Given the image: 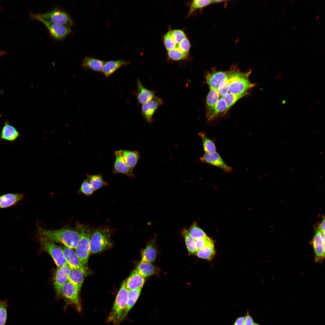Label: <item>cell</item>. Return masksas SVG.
<instances>
[{"instance_id":"28","label":"cell","mask_w":325,"mask_h":325,"mask_svg":"<svg viewBox=\"0 0 325 325\" xmlns=\"http://www.w3.org/2000/svg\"><path fill=\"white\" fill-rule=\"evenodd\" d=\"M19 133L13 126L6 123L3 127L1 137L2 139L12 141L19 137Z\"/></svg>"},{"instance_id":"8","label":"cell","mask_w":325,"mask_h":325,"mask_svg":"<svg viewBox=\"0 0 325 325\" xmlns=\"http://www.w3.org/2000/svg\"><path fill=\"white\" fill-rule=\"evenodd\" d=\"M38 14L44 20L70 27L73 24L70 14L57 8H54L47 12Z\"/></svg>"},{"instance_id":"33","label":"cell","mask_w":325,"mask_h":325,"mask_svg":"<svg viewBox=\"0 0 325 325\" xmlns=\"http://www.w3.org/2000/svg\"><path fill=\"white\" fill-rule=\"evenodd\" d=\"M142 288L129 291L128 300L125 313L126 317L133 307L140 295Z\"/></svg>"},{"instance_id":"13","label":"cell","mask_w":325,"mask_h":325,"mask_svg":"<svg viewBox=\"0 0 325 325\" xmlns=\"http://www.w3.org/2000/svg\"><path fill=\"white\" fill-rule=\"evenodd\" d=\"M230 69L225 71H217L214 69L206 75V82L210 89L217 90L220 84L230 76Z\"/></svg>"},{"instance_id":"11","label":"cell","mask_w":325,"mask_h":325,"mask_svg":"<svg viewBox=\"0 0 325 325\" xmlns=\"http://www.w3.org/2000/svg\"><path fill=\"white\" fill-rule=\"evenodd\" d=\"M70 270L67 264L57 268L54 277V286L57 298L62 287L68 281Z\"/></svg>"},{"instance_id":"10","label":"cell","mask_w":325,"mask_h":325,"mask_svg":"<svg viewBox=\"0 0 325 325\" xmlns=\"http://www.w3.org/2000/svg\"><path fill=\"white\" fill-rule=\"evenodd\" d=\"M311 243L314 252L315 262L322 263L325 258V240L323 238L319 230L316 231Z\"/></svg>"},{"instance_id":"36","label":"cell","mask_w":325,"mask_h":325,"mask_svg":"<svg viewBox=\"0 0 325 325\" xmlns=\"http://www.w3.org/2000/svg\"><path fill=\"white\" fill-rule=\"evenodd\" d=\"M187 231L190 235L195 240L203 238L207 236L206 233L197 226L195 222L193 223Z\"/></svg>"},{"instance_id":"29","label":"cell","mask_w":325,"mask_h":325,"mask_svg":"<svg viewBox=\"0 0 325 325\" xmlns=\"http://www.w3.org/2000/svg\"><path fill=\"white\" fill-rule=\"evenodd\" d=\"M198 135L202 139L203 149L205 153H212L216 152V149L214 140L209 138L203 131L199 132Z\"/></svg>"},{"instance_id":"9","label":"cell","mask_w":325,"mask_h":325,"mask_svg":"<svg viewBox=\"0 0 325 325\" xmlns=\"http://www.w3.org/2000/svg\"><path fill=\"white\" fill-rule=\"evenodd\" d=\"M39 241L42 249L50 255L57 267L67 264L61 247L54 242L41 237Z\"/></svg>"},{"instance_id":"38","label":"cell","mask_w":325,"mask_h":325,"mask_svg":"<svg viewBox=\"0 0 325 325\" xmlns=\"http://www.w3.org/2000/svg\"><path fill=\"white\" fill-rule=\"evenodd\" d=\"M229 77L230 76L221 82L218 86L217 91L219 95L221 96L227 94L229 91L230 84Z\"/></svg>"},{"instance_id":"31","label":"cell","mask_w":325,"mask_h":325,"mask_svg":"<svg viewBox=\"0 0 325 325\" xmlns=\"http://www.w3.org/2000/svg\"><path fill=\"white\" fill-rule=\"evenodd\" d=\"M215 254L214 243L212 241L202 249L198 250L196 255L200 258L211 260L214 257Z\"/></svg>"},{"instance_id":"15","label":"cell","mask_w":325,"mask_h":325,"mask_svg":"<svg viewBox=\"0 0 325 325\" xmlns=\"http://www.w3.org/2000/svg\"><path fill=\"white\" fill-rule=\"evenodd\" d=\"M61 247L67 263L70 269H79L86 276L88 272L82 265L79 259L73 249L64 245Z\"/></svg>"},{"instance_id":"30","label":"cell","mask_w":325,"mask_h":325,"mask_svg":"<svg viewBox=\"0 0 325 325\" xmlns=\"http://www.w3.org/2000/svg\"><path fill=\"white\" fill-rule=\"evenodd\" d=\"M181 234L184 237L186 245L189 252L191 254L196 255L198 250L195 240L190 235L187 230L186 228H184L182 230Z\"/></svg>"},{"instance_id":"24","label":"cell","mask_w":325,"mask_h":325,"mask_svg":"<svg viewBox=\"0 0 325 325\" xmlns=\"http://www.w3.org/2000/svg\"><path fill=\"white\" fill-rule=\"evenodd\" d=\"M157 255V250L154 243H149L143 251L141 262L151 263L155 260Z\"/></svg>"},{"instance_id":"45","label":"cell","mask_w":325,"mask_h":325,"mask_svg":"<svg viewBox=\"0 0 325 325\" xmlns=\"http://www.w3.org/2000/svg\"><path fill=\"white\" fill-rule=\"evenodd\" d=\"M1 301H2V300H0V305H1Z\"/></svg>"},{"instance_id":"19","label":"cell","mask_w":325,"mask_h":325,"mask_svg":"<svg viewBox=\"0 0 325 325\" xmlns=\"http://www.w3.org/2000/svg\"><path fill=\"white\" fill-rule=\"evenodd\" d=\"M144 281V278L134 270L125 280V286L129 291L142 288Z\"/></svg>"},{"instance_id":"20","label":"cell","mask_w":325,"mask_h":325,"mask_svg":"<svg viewBox=\"0 0 325 325\" xmlns=\"http://www.w3.org/2000/svg\"><path fill=\"white\" fill-rule=\"evenodd\" d=\"M123 159L130 169L132 171L140 158L137 150H120Z\"/></svg>"},{"instance_id":"39","label":"cell","mask_w":325,"mask_h":325,"mask_svg":"<svg viewBox=\"0 0 325 325\" xmlns=\"http://www.w3.org/2000/svg\"><path fill=\"white\" fill-rule=\"evenodd\" d=\"M81 192L86 195H90L94 191L90 186L87 179L85 180L81 187Z\"/></svg>"},{"instance_id":"22","label":"cell","mask_w":325,"mask_h":325,"mask_svg":"<svg viewBox=\"0 0 325 325\" xmlns=\"http://www.w3.org/2000/svg\"><path fill=\"white\" fill-rule=\"evenodd\" d=\"M23 197L22 193H8L0 197V208H6L14 205L21 200Z\"/></svg>"},{"instance_id":"5","label":"cell","mask_w":325,"mask_h":325,"mask_svg":"<svg viewBox=\"0 0 325 325\" xmlns=\"http://www.w3.org/2000/svg\"><path fill=\"white\" fill-rule=\"evenodd\" d=\"M111 232L108 228L97 229L91 235L90 240V253H100L109 249L112 245Z\"/></svg>"},{"instance_id":"16","label":"cell","mask_w":325,"mask_h":325,"mask_svg":"<svg viewBox=\"0 0 325 325\" xmlns=\"http://www.w3.org/2000/svg\"><path fill=\"white\" fill-rule=\"evenodd\" d=\"M114 155L116 158L113 167V173L122 174L130 177L134 176L133 171L130 169L123 159L120 150L115 152Z\"/></svg>"},{"instance_id":"17","label":"cell","mask_w":325,"mask_h":325,"mask_svg":"<svg viewBox=\"0 0 325 325\" xmlns=\"http://www.w3.org/2000/svg\"><path fill=\"white\" fill-rule=\"evenodd\" d=\"M130 62L129 61L123 60L106 61L102 68L101 72L107 78L119 68L129 64Z\"/></svg>"},{"instance_id":"40","label":"cell","mask_w":325,"mask_h":325,"mask_svg":"<svg viewBox=\"0 0 325 325\" xmlns=\"http://www.w3.org/2000/svg\"><path fill=\"white\" fill-rule=\"evenodd\" d=\"M195 240L198 250L202 249L213 241L207 236L204 238Z\"/></svg>"},{"instance_id":"1","label":"cell","mask_w":325,"mask_h":325,"mask_svg":"<svg viewBox=\"0 0 325 325\" xmlns=\"http://www.w3.org/2000/svg\"><path fill=\"white\" fill-rule=\"evenodd\" d=\"M38 232L41 237L55 243L62 244L73 249L76 247L80 238L77 231L68 228L49 230L39 227Z\"/></svg>"},{"instance_id":"26","label":"cell","mask_w":325,"mask_h":325,"mask_svg":"<svg viewBox=\"0 0 325 325\" xmlns=\"http://www.w3.org/2000/svg\"><path fill=\"white\" fill-rule=\"evenodd\" d=\"M86 276L84 273L79 269H71L68 277V281L81 289Z\"/></svg>"},{"instance_id":"7","label":"cell","mask_w":325,"mask_h":325,"mask_svg":"<svg viewBox=\"0 0 325 325\" xmlns=\"http://www.w3.org/2000/svg\"><path fill=\"white\" fill-rule=\"evenodd\" d=\"M29 15L32 19L42 23L48 29L51 37L55 40L63 39L72 32L70 27L44 20L38 14L30 13Z\"/></svg>"},{"instance_id":"18","label":"cell","mask_w":325,"mask_h":325,"mask_svg":"<svg viewBox=\"0 0 325 325\" xmlns=\"http://www.w3.org/2000/svg\"><path fill=\"white\" fill-rule=\"evenodd\" d=\"M136 94L138 102L143 104L150 101L155 95V92L145 88L139 79H137V91Z\"/></svg>"},{"instance_id":"41","label":"cell","mask_w":325,"mask_h":325,"mask_svg":"<svg viewBox=\"0 0 325 325\" xmlns=\"http://www.w3.org/2000/svg\"><path fill=\"white\" fill-rule=\"evenodd\" d=\"M254 322L252 317L249 314V311H247V314L244 318L243 325H252Z\"/></svg>"},{"instance_id":"6","label":"cell","mask_w":325,"mask_h":325,"mask_svg":"<svg viewBox=\"0 0 325 325\" xmlns=\"http://www.w3.org/2000/svg\"><path fill=\"white\" fill-rule=\"evenodd\" d=\"M80 290L76 286L68 281L63 286L57 299L62 298L64 300L65 310L70 306L79 313H81L82 306L79 297Z\"/></svg>"},{"instance_id":"35","label":"cell","mask_w":325,"mask_h":325,"mask_svg":"<svg viewBox=\"0 0 325 325\" xmlns=\"http://www.w3.org/2000/svg\"><path fill=\"white\" fill-rule=\"evenodd\" d=\"M248 94V92L241 94H236L228 93L222 96L221 98L225 100L226 103L227 107V111H228L229 109L239 99L247 95Z\"/></svg>"},{"instance_id":"32","label":"cell","mask_w":325,"mask_h":325,"mask_svg":"<svg viewBox=\"0 0 325 325\" xmlns=\"http://www.w3.org/2000/svg\"><path fill=\"white\" fill-rule=\"evenodd\" d=\"M88 180L91 187L94 191L103 186L107 185L104 180L101 174L87 175Z\"/></svg>"},{"instance_id":"42","label":"cell","mask_w":325,"mask_h":325,"mask_svg":"<svg viewBox=\"0 0 325 325\" xmlns=\"http://www.w3.org/2000/svg\"><path fill=\"white\" fill-rule=\"evenodd\" d=\"M244 317H238L235 322L233 325H243Z\"/></svg>"},{"instance_id":"3","label":"cell","mask_w":325,"mask_h":325,"mask_svg":"<svg viewBox=\"0 0 325 325\" xmlns=\"http://www.w3.org/2000/svg\"><path fill=\"white\" fill-rule=\"evenodd\" d=\"M77 231L79 233L80 238L75 252L80 263L88 271V261L90 253V240L91 237L90 230L87 226L77 223Z\"/></svg>"},{"instance_id":"34","label":"cell","mask_w":325,"mask_h":325,"mask_svg":"<svg viewBox=\"0 0 325 325\" xmlns=\"http://www.w3.org/2000/svg\"><path fill=\"white\" fill-rule=\"evenodd\" d=\"M213 3H215L214 0H193L191 2L188 15L190 16L196 10L202 9Z\"/></svg>"},{"instance_id":"4","label":"cell","mask_w":325,"mask_h":325,"mask_svg":"<svg viewBox=\"0 0 325 325\" xmlns=\"http://www.w3.org/2000/svg\"><path fill=\"white\" fill-rule=\"evenodd\" d=\"M230 84L229 92L236 94H243L248 92L249 90L255 85L249 79L252 70L244 73L240 72L237 67H232L230 69Z\"/></svg>"},{"instance_id":"25","label":"cell","mask_w":325,"mask_h":325,"mask_svg":"<svg viewBox=\"0 0 325 325\" xmlns=\"http://www.w3.org/2000/svg\"><path fill=\"white\" fill-rule=\"evenodd\" d=\"M227 109L225 101L221 98L219 99L216 104L207 117L208 121H212L222 113H223V115H224L227 112Z\"/></svg>"},{"instance_id":"44","label":"cell","mask_w":325,"mask_h":325,"mask_svg":"<svg viewBox=\"0 0 325 325\" xmlns=\"http://www.w3.org/2000/svg\"><path fill=\"white\" fill-rule=\"evenodd\" d=\"M252 325H260L256 323H254V324Z\"/></svg>"},{"instance_id":"23","label":"cell","mask_w":325,"mask_h":325,"mask_svg":"<svg viewBox=\"0 0 325 325\" xmlns=\"http://www.w3.org/2000/svg\"><path fill=\"white\" fill-rule=\"evenodd\" d=\"M134 270L144 278L156 274L158 270L151 263L140 262Z\"/></svg>"},{"instance_id":"12","label":"cell","mask_w":325,"mask_h":325,"mask_svg":"<svg viewBox=\"0 0 325 325\" xmlns=\"http://www.w3.org/2000/svg\"><path fill=\"white\" fill-rule=\"evenodd\" d=\"M200 160L203 163L219 168L227 172L231 173L232 171L233 168L228 166L216 152L212 153H205L200 158Z\"/></svg>"},{"instance_id":"21","label":"cell","mask_w":325,"mask_h":325,"mask_svg":"<svg viewBox=\"0 0 325 325\" xmlns=\"http://www.w3.org/2000/svg\"><path fill=\"white\" fill-rule=\"evenodd\" d=\"M106 61L92 57L86 56L81 63V67L86 70L91 69L98 72H101Z\"/></svg>"},{"instance_id":"37","label":"cell","mask_w":325,"mask_h":325,"mask_svg":"<svg viewBox=\"0 0 325 325\" xmlns=\"http://www.w3.org/2000/svg\"><path fill=\"white\" fill-rule=\"evenodd\" d=\"M7 307V300H5L2 301L0 306V325H5L6 323Z\"/></svg>"},{"instance_id":"2","label":"cell","mask_w":325,"mask_h":325,"mask_svg":"<svg viewBox=\"0 0 325 325\" xmlns=\"http://www.w3.org/2000/svg\"><path fill=\"white\" fill-rule=\"evenodd\" d=\"M125 280L122 282L113 306L107 318L108 323L113 325H119L125 317V313L129 290L125 286Z\"/></svg>"},{"instance_id":"14","label":"cell","mask_w":325,"mask_h":325,"mask_svg":"<svg viewBox=\"0 0 325 325\" xmlns=\"http://www.w3.org/2000/svg\"><path fill=\"white\" fill-rule=\"evenodd\" d=\"M163 103L162 99L155 95L150 101L143 104L141 112L147 122L149 123L152 122L154 113Z\"/></svg>"},{"instance_id":"43","label":"cell","mask_w":325,"mask_h":325,"mask_svg":"<svg viewBox=\"0 0 325 325\" xmlns=\"http://www.w3.org/2000/svg\"><path fill=\"white\" fill-rule=\"evenodd\" d=\"M318 230L319 231H325V219L324 218L318 227Z\"/></svg>"},{"instance_id":"27","label":"cell","mask_w":325,"mask_h":325,"mask_svg":"<svg viewBox=\"0 0 325 325\" xmlns=\"http://www.w3.org/2000/svg\"><path fill=\"white\" fill-rule=\"evenodd\" d=\"M219 94L217 90L210 89L206 97V118L217 103L219 98Z\"/></svg>"}]
</instances>
